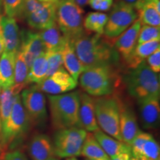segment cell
<instances>
[{"label":"cell","instance_id":"cell-13","mask_svg":"<svg viewBox=\"0 0 160 160\" xmlns=\"http://www.w3.org/2000/svg\"><path fill=\"white\" fill-rule=\"evenodd\" d=\"M24 19L32 28L42 31L48 28L56 23V4L41 2L34 11L26 15Z\"/></svg>","mask_w":160,"mask_h":160},{"label":"cell","instance_id":"cell-25","mask_svg":"<svg viewBox=\"0 0 160 160\" xmlns=\"http://www.w3.org/2000/svg\"><path fill=\"white\" fill-rule=\"evenodd\" d=\"M142 25L160 26V0H148L137 11Z\"/></svg>","mask_w":160,"mask_h":160},{"label":"cell","instance_id":"cell-42","mask_svg":"<svg viewBox=\"0 0 160 160\" xmlns=\"http://www.w3.org/2000/svg\"><path fill=\"white\" fill-rule=\"evenodd\" d=\"M40 2H50L53 4H57L58 0H39Z\"/></svg>","mask_w":160,"mask_h":160},{"label":"cell","instance_id":"cell-26","mask_svg":"<svg viewBox=\"0 0 160 160\" xmlns=\"http://www.w3.org/2000/svg\"><path fill=\"white\" fill-rule=\"evenodd\" d=\"M159 48V40L137 44L126 65L129 68H134Z\"/></svg>","mask_w":160,"mask_h":160},{"label":"cell","instance_id":"cell-2","mask_svg":"<svg viewBox=\"0 0 160 160\" xmlns=\"http://www.w3.org/2000/svg\"><path fill=\"white\" fill-rule=\"evenodd\" d=\"M52 125L56 131L79 126L80 93L78 91L48 95Z\"/></svg>","mask_w":160,"mask_h":160},{"label":"cell","instance_id":"cell-12","mask_svg":"<svg viewBox=\"0 0 160 160\" xmlns=\"http://www.w3.org/2000/svg\"><path fill=\"white\" fill-rule=\"evenodd\" d=\"M132 157L137 160H159V144L153 136L140 131L131 145Z\"/></svg>","mask_w":160,"mask_h":160},{"label":"cell","instance_id":"cell-17","mask_svg":"<svg viewBox=\"0 0 160 160\" xmlns=\"http://www.w3.org/2000/svg\"><path fill=\"white\" fill-rule=\"evenodd\" d=\"M140 117L146 129L156 128L159 122V97H150L138 100Z\"/></svg>","mask_w":160,"mask_h":160},{"label":"cell","instance_id":"cell-38","mask_svg":"<svg viewBox=\"0 0 160 160\" xmlns=\"http://www.w3.org/2000/svg\"><path fill=\"white\" fill-rule=\"evenodd\" d=\"M121 1L124 2L128 4V5H131V7H133L137 11H137H139L144 3L142 0H121Z\"/></svg>","mask_w":160,"mask_h":160},{"label":"cell","instance_id":"cell-47","mask_svg":"<svg viewBox=\"0 0 160 160\" xmlns=\"http://www.w3.org/2000/svg\"><path fill=\"white\" fill-rule=\"evenodd\" d=\"M143 2H145V1H148V0H142Z\"/></svg>","mask_w":160,"mask_h":160},{"label":"cell","instance_id":"cell-4","mask_svg":"<svg viewBox=\"0 0 160 160\" xmlns=\"http://www.w3.org/2000/svg\"><path fill=\"white\" fill-rule=\"evenodd\" d=\"M124 82L129 94L137 100L150 97H159V76L151 71L145 61L131 68L124 77Z\"/></svg>","mask_w":160,"mask_h":160},{"label":"cell","instance_id":"cell-44","mask_svg":"<svg viewBox=\"0 0 160 160\" xmlns=\"http://www.w3.org/2000/svg\"><path fill=\"white\" fill-rule=\"evenodd\" d=\"M66 160H78V159H76L74 157H71V158H68V159H67Z\"/></svg>","mask_w":160,"mask_h":160},{"label":"cell","instance_id":"cell-35","mask_svg":"<svg viewBox=\"0 0 160 160\" xmlns=\"http://www.w3.org/2000/svg\"><path fill=\"white\" fill-rule=\"evenodd\" d=\"M148 67L154 73H159L160 71V48L153 52L147 58Z\"/></svg>","mask_w":160,"mask_h":160},{"label":"cell","instance_id":"cell-23","mask_svg":"<svg viewBox=\"0 0 160 160\" xmlns=\"http://www.w3.org/2000/svg\"><path fill=\"white\" fill-rule=\"evenodd\" d=\"M39 33L47 51H62L68 41L59 30L57 22Z\"/></svg>","mask_w":160,"mask_h":160},{"label":"cell","instance_id":"cell-34","mask_svg":"<svg viewBox=\"0 0 160 160\" xmlns=\"http://www.w3.org/2000/svg\"><path fill=\"white\" fill-rule=\"evenodd\" d=\"M24 0H3L5 16L11 18L19 17Z\"/></svg>","mask_w":160,"mask_h":160},{"label":"cell","instance_id":"cell-48","mask_svg":"<svg viewBox=\"0 0 160 160\" xmlns=\"http://www.w3.org/2000/svg\"><path fill=\"white\" fill-rule=\"evenodd\" d=\"M53 160H57V159H53Z\"/></svg>","mask_w":160,"mask_h":160},{"label":"cell","instance_id":"cell-10","mask_svg":"<svg viewBox=\"0 0 160 160\" xmlns=\"http://www.w3.org/2000/svg\"><path fill=\"white\" fill-rule=\"evenodd\" d=\"M22 103L30 121L37 126H45L48 119L46 100L43 92L33 85L22 93Z\"/></svg>","mask_w":160,"mask_h":160},{"label":"cell","instance_id":"cell-24","mask_svg":"<svg viewBox=\"0 0 160 160\" xmlns=\"http://www.w3.org/2000/svg\"><path fill=\"white\" fill-rule=\"evenodd\" d=\"M16 54L3 51L0 57V89L13 85Z\"/></svg>","mask_w":160,"mask_h":160},{"label":"cell","instance_id":"cell-7","mask_svg":"<svg viewBox=\"0 0 160 160\" xmlns=\"http://www.w3.org/2000/svg\"><path fill=\"white\" fill-rule=\"evenodd\" d=\"M30 119L22 103L21 97L17 94L8 119L1 125V142L8 146L17 137H21L28 129Z\"/></svg>","mask_w":160,"mask_h":160},{"label":"cell","instance_id":"cell-20","mask_svg":"<svg viewBox=\"0 0 160 160\" xmlns=\"http://www.w3.org/2000/svg\"><path fill=\"white\" fill-rule=\"evenodd\" d=\"M28 151L32 160H53L56 157L51 139L44 133H37L32 137Z\"/></svg>","mask_w":160,"mask_h":160},{"label":"cell","instance_id":"cell-14","mask_svg":"<svg viewBox=\"0 0 160 160\" xmlns=\"http://www.w3.org/2000/svg\"><path fill=\"white\" fill-rule=\"evenodd\" d=\"M20 51L28 69L36 58L45 53L46 50L39 33L31 31H23L21 33V46Z\"/></svg>","mask_w":160,"mask_h":160},{"label":"cell","instance_id":"cell-27","mask_svg":"<svg viewBox=\"0 0 160 160\" xmlns=\"http://www.w3.org/2000/svg\"><path fill=\"white\" fill-rule=\"evenodd\" d=\"M28 68L26 65L22 53L19 50L15 57L14 82H13V85L12 86V88L16 94H19L22 90L25 88L28 84Z\"/></svg>","mask_w":160,"mask_h":160},{"label":"cell","instance_id":"cell-40","mask_svg":"<svg viewBox=\"0 0 160 160\" xmlns=\"http://www.w3.org/2000/svg\"><path fill=\"white\" fill-rule=\"evenodd\" d=\"M1 17H0V19H1ZM3 51H4V42H3L2 32L1 25H0V57H1V55L2 54Z\"/></svg>","mask_w":160,"mask_h":160},{"label":"cell","instance_id":"cell-43","mask_svg":"<svg viewBox=\"0 0 160 160\" xmlns=\"http://www.w3.org/2000/svg\"><path fill=\"white\" fill-rule=\"evenodd\" d=\"M3 7V0H0V17L2 16V10Z\"/></svg>","mask_w":160,"mask_h":160},{"label":"cell","instance_id":"cell-6","mask_svg":"<svg viewBox=\"0 0 160 160\" xmlns=\"http://www.w3.org/2000/svg\"><path fill=\"white\" fill-rule=\"evenodd\" d=\"M120 104L117 97L110 95L94 99V112L98 126L105 133L122 142L119 131Z\"/></svg>","mask_w":160,"mask_h":160},{"label":"cell","instance_id":"cell-39","mask_svg":"<svg viewBox=\"0 0 160 160\" xmlns=\"http://www.w3.org/2000/svg\"><path fill=\"white\" fill-rule=\"evenodd\" d=\"M131 153H124L117 157L110 159V160H131Z\"/></svg>","mask_w":160,"mask_h":160},{"label":"cell","instance_id":"cell-5","mask_svg":"<svg viewBox=\"0 0 160 160\" xmlns=\"http://www.w3.org/2000/svg\"><path fill=\"white\" fill-rule=\"evenodd\" d=\"M83 14V10L73 0H58L56 4V22L72 43L85 34Z\"/></svg>","mask_w":160,"mask_h":160},{"label":"cell","instance_id":"cell-30","mask_svg":"<svg viewBox=\"0 0 160 160\" xmlns=\"http://www.w3.org/2000/svg\"><path fill=\"white\" fill-rule=\"evenodd\" d=\"M108 16L100 12H92L86 16L83 20V26L86 30L94 32L97 34H103L104 29L108 22Z\"/></svg>","mask_w":160,"mask_h":160},{"label":"cell","instance_id":"cell-41","mask_svg":"<svg viewBox=\"0 0 160 160\" xmlns=\"http://www.w3.org/2000/svg\"><path fill=\"white\" fill-rule=\"evenodd\" d=\"M73 1L79 7H83L86 5H88L90 0H73Z\"/></svg>","mask_w":160,"mask_h":160},{"label":"cell","instance_id":"cell-18","mask_svg":"<svg viewBox=\"0 0 160 160\" xmlns=\"http://www.w3.org/2000/svg\"><path fill=\"white\" fill-rule=\"evenodd\" d=\"M79 126L86 131L94 132L100 129L96 119L94 99L86 93L80 94Z\"/></svg>","mask_w":160,"mask_h":160},{"label":"cell","instance_id":"cell-21","mask_svg":"<svg viewBox=\"0 0 160 160\" xmlns=\"http://www.w3.org/2000/svg\"><path fill=\"white\" fill-rule=\"evenodd\" d=\"M93 135L110 159L124 153H131V146L110 137L100 129L93 132Z\"/></svg>","mask_w":160,"mask_h":160},{"label":"cell","instance_id":"cell-31","mask_svg":"<svg viewBox=\"0 0 160 160\" xmlns=\"http://www.w3.org/2000/svg\"><path fill=\"white\" fill-rule=\"evenodd\" d=\"M16 93L12 87L0 89V121L1 125L8 119L14 102Z\"/></svg>","mask_w":160,"mask_h":160},{"label":"cell","instance_id":"cell-28","mask_svg":"<svg viewBox=\"0 0 160 160\" xmlns=\"http://www.w3.org/2000/svg\"><path fill=\"white\" fill-rule=\"evenodd\" d=\"M81 155L90 159L110 160L99 142L90 132L87 133L81 150Z\"/></svg>","mask_w":160,"mask_h":160},{"label":"cell","instance_id":"cell-36","mask_svg":"<svg viewBox=\"0 0 160 160\" xmlns=\"http://www.w3.org/2000/svg\"><path fill=\"white\" fill-rule=\"evenodd\" d=\"M113 4V0H90L88 5L92 9L98 11H108Z\"/></svg>","mask_w":160,"mask_h":160},{"label":"cell","instance_id":"cell-45","mask_svg":"<svg viewBox=\"0 0 160 160\" xmlns=\"http://www.w3.org/2000/svg\"><path fill=\"white\" fill-rule=\"evenodd\" d=\"M0 134H1V121H0Z\"/></svg>","mask_w":160,"mask_h":160},{"label":"cell","instance_id":"cell-16","mask_svg":"<svg viewBox=\"0 0 160 160\" xmlns=\"http://www.w3.org/2000/svg\"><path fill=\"white\" fill-rule=\"evenodd\" d=\"M4 42V51L16 53L21 46V33L15 18L2 15L0 19Z\"/></svg>","mask_w":160,"mask_h":160},{"label":"cell","instance_id":"cell-29","mask_svg":"<svg viewBox=\"0 0 160 160\" xmlns=\"http://www.w3.org/2000/svg\"><path fill=\"white\" fill-rule=\"evenodd\" d=\"M48 57L47 51L36 58L30 68L28 81V83H41L47 77Z\"/></svg>","mask_w":160,"mask_h":160},{"label":"cell","instance_id":"cell-9","mask_svg":"<svg viewBox=\"0 0 160 160\" xmlns=\"http://www.w3.org/2000/svg\"><path fill=\"white\" fill-rule=\"evenodd\" d=\"M137 17V12L133 7L121 0H117L112 5L103 34L108 39L119 37L134 22Z\"/></svg>","mask_w":160,"mask_h":160},{"label":"cell","instance_id":"cell-33","mask_svg":"<svg viewBox=\"0 0 160 160\" xmlns=\"http://www.w3.org/2000/svg\"><path fill=\"white\" fill-rule=\"evenodd\" d=\"M48 73L47 77L54 73L56 71L63 68V60L62 51H47ZM46 77V78H47Z\"/></svg>","mask_w":160,"mask_h":160},{"label":"cell","instance_id":"cell-11","mask_svg":"<svg viewBox=\"0 0 160 160\" xmlns=\"http://www.w3.org/2000/svg\"><path fill=\"white\" fill-rule=\"evenodd\" d=\"M77 82L63 68L37 84V86L42 92L50 95H59L68 93L77 86Z\"/></svg>","mask_w":160,"mask_h":160},{"label":"cell","instance_id":"cell-15","mask_svg":"<svg viewBox=\"0 0 160 160\" xmlns=\"http://www.w3.org/2000/svg\"><path fill=\"white\" fill-rule=\"evenodd\" d=\"M142 24L138 19L126 31L117 37L114 48L119 55L122 57L125 63L128 62L132 53L137 45V39Z\"/></svg>","mask_w":160,"mask_h":160},{"label":"cell","instance_id":"cell-3","mask_svg":"<svg viewBox=\"0 0 160 160\" xmlns=\"http://www.w3.org/2000/svg\"><path fill=\"white\" fill-rule=\"evenodd\" d=\"M79 82L86 93L93 97L111 95L118 83L114 65H101L88 68L80 74Z\"/></svg>","mask_w":160,"mask_h":160},{"label":"cell","instance_id":"cell-32","mask_svg":"<svg viewBox=\"0 0 160 160\" xmlns=\"http://www.w3.org/2000/svg\"><path fill=\"white\" fill-rule=\"evenodd\" d=\"M160 39V28L153 27L147 25L141 26L139 36L137 39V44L148 42Z\"/></svg>","mask_w":160,"mask_h":160},{"label":"cell","instance_id":"cell-8","mask_svg":"<svg viewBox=\"0 0 160 160\" xmlns=\"http://www.w3.org/2000/svg\"><path fill=\"white\" fill-rule=\"evenodd\" d=\"M87 133V131L78 127L57 130L53 143L55 156L59 158L79 156Z\"/></svg>","mask_w":160,"mask_h":160},{"label":"cell","instance_id":"cell-22","mask_svg":"<svg viewBox=\"0 0 160 160\" xmlns=\"http://www.w3.org/2000/svg\"><path fill=\"white\" fill-rule=\"evenodd\" d=\"M63 65L72 78L78 82L80 74L84 71V68L78 59L73 47V43L68 41L62 50Z\"/></svg>","mask_w":160,"mask_h":160},{"label":"cell","instance_id":"cell-46","mask_svg":"<svg viewBox=\"0 0 160 160\" xmlns=\"http://www.w3.org/2000/svg\"><path fill=\"white\" fill-rule=\"evenodd\" d=\"M87 160H95V159H87Z\"/></svg>","mask_w":160,"mask_h":160},{"label":"cell","instance_id":"cell-1","mask_svg":"<svg viewBox=\"0 0 160 160\" xmlns=\"http://www.w3.org/2000/svg\"><path fill=\"white\" fill-rule=\"evenodd\" d=\"M73 47L85 70L96 66H115L119 62V55L114 46L97 33L94 35L85 33L73 42Z\"/></svg>","mask_w":160,"mask_h":160},{"label":"cell","instance_id":"cell-37","mask_svg":"<svg viewBox=\"0 0 160 160\" xmlns=\"http://www.w3.org/2000/svg\"><path fill=\"white\" fill-rule=\"evenodd\" d=\"M4 160H28L22 152L14 151L8 153L4 157Z\"/></svg>","mask_w":160,"mask_h":160},{"label":"cell","instance_id":"cell-19","mask_svg":"<svg viewBox=\"0 0 160 160\" xmlns=\"http://www.w3.org/2000/svg\"><path fill=\"white\" fill-rule=\"evenodd\" d=\"M119 131L122 142L131 146L140 131L138 127L137 117L134 112L128 106H122L120 104Z\"/></svg>","mask_w":160,"mask_h":160}]
</instances>
